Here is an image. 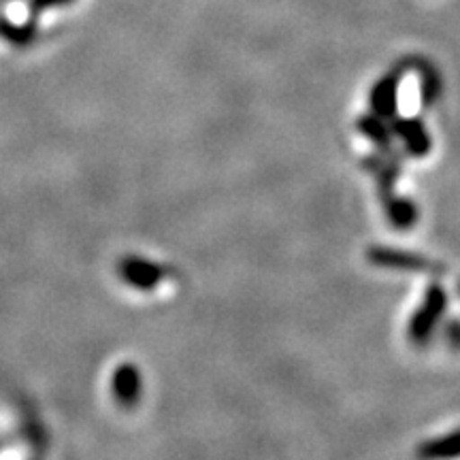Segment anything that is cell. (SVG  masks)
<instances>
[{
    "mask_svg": "<svg viewBox=\"0 0 460 460\" xmlns=\"http://www.w3.org/2000/svg\"><path fill=\"white\" fill-rule=\"evenodd\" d=\"M447 312V292L439 281L427 286L424 290L422 301H420L418 309L411 314L410 322H407V339L418 348L430 343L435 337L437 329H439L441 320L446 318Z\"/></svg>",
    "mask_w": 460,
    "mask_h": 460,
    "instance_id": "cell-1",
    "label": "cell"
},
{
    "mask_svg": "<svg viewBox=\"0 0 460 460\" xmlns=\"http://www.w3.org/2000/svg\"><path fill=\"white\" fill-rule=\"evenodd\" d=\"M367 261L373 267L386 269V271H410V273H437L441 267L418 252L401 250L390 245H371L367 250Z\"/></svg>",
    "mask_w": 460,
    "mask_h": 460,
    "instance_id": "cell-2",
    "label": "cell"
},
{
    "mask_svg": "<svg viewBox=\"0 0 460 460\" xmlns=\"http://www.w3.org/2000/svg\"><path fill=\"white\" fill-rule=\"evenodd\" d=\"M118 273L126 284L141 292H152L154 288H158L166 278H169L166 267L141 256L124 258V261L118 264Z\"/></svg>",
    "mask_w": 460,
    "mask_h": 460,
    "instance_id": "cell-3",
    "label": "cell"
},
{
    "mask_svg": "<svg viewBox=\"0 0 460 460\" xmlns=\"http://www.w3.org/2000/svg\"><path fill=\"white\" fill-rule=\"evenodd\" d=\"M402 75L405 68L396 66L388 71L384 77H379L369 92V107L373 113L382 115V118L393 119L399 113V92L402 84Z\"/></svg>",
    "mask_w": 460,
    "mask_h": 460,
    "instance_id": "cell-4",
    "label": "cell"
},
{
    "mask_svg": "<svg viewBox=\"0 0 460 460\" xmlns=\"http://www.w3.org/2000/svg\"><path fill=\"white\" fill-rule=\"evenodd\" d=\"M393 132L394 139L401 141L402 149H405L407 156L411 158H424L429 156L430 149H433V139H430V132L427 124L420 118H393Z\"/></svg>",
    "mask_w": 460,
    "mask_h": 460,
    "instance_id": "cell-5",
    "label": "cell"
},
{
    "mask_svg": "<svg viewBox=\"0 0 460 460\" xmlns=\"http://www.w3.org/2000/svg\"><path fill=\"white\" fill-rule=\"evenodd\" d=\"M362 164H365V169L369 171L373 180H376L379 197L396 190V181H399L402 166L394 152H390V149H379V154H373V156L365 158Z\"/></svg>",
    "mask_w": 460,
    "mask_h": 460,
    "instance_id": "cell-6",
    "label": "cell"
},
{
    "mask_svg": "<svg viewBox=\"0 0 460 460\" xmlns=\"http://www.w3.org/2000/svg\"><path fill=\"white\" fill-rule=\"evenodd\" d=\"M111 390H113L115 401H118L122 407H128L130 410V407L139 405L143 396V377H141L139 367L130 365V362L119 365L113 373Z\"/></svg>",
    "mask_w": 460,
    "mask_h": 460,
    "instance_id": "cell-7",
    "label": "cell"
},
{
    "mask_svg": "<svg viewBox=\"0 0 460 460\" xmlns=\"http://www.w3.org/2000/svg\"><path fill=\"white\" fill-rule=\"evenodd\" d=\"M379 200H382L384 214H386V220L390 222V226L393 228L410 230L418 224L420 209H418V205L413 203V199L402 197V194L393 190V192L382 194Z\"/></svg>",
    "mask_w": 460,
    "mask_h": 460,
    "instance_id": "cell-8",
    "label": "cell"
},
{
    "mask_svg": "<svg viewBox=\"0 0 460 460\" xmlns=\"http://www.w3.org/2000/svg\"><path fill=\"white\" fill-rule=\"evenodd\" d=\"M356 130H358L365 139H369L377 149H393V124H388V119L382 118V115L373 111L362 115V118H358V122H356Z\"/></svg>",
    "mask_w": 460,
    "mask_h": 460,
    "instance_id": "cell-9",
    "label": "cell"
},
{
    "mask_svg": "<svg viewBox=\"0 0 460 460\" xmlns=\"http://www.w3.org/2000/svg\"><path fill=\"white\" fill-rule=\"evenodd\" d=\"M420 458L439 460V458H458L460 456V429L447 435H439L435 439L424 441L418 447Z\"/></svg>",
    "mask_w": 460,
    "mask_h": 460,
    "instance_id": "cell-10",
    "label": "cell"
},
{
    "mask_svg": "<svg viewBox=\"0 0 460 460\" xmlns=\"http://www.w3.org/2000/svg\"><path fill=\"white\" fill-rule=\"evenodd\" d=\"M420 94L422 105H433L441 94V79L433 66H420Z\"/></svg>",
    "mask_w": 460,
    "mask_h": 460,
    "instance_id": "cell-11",
    "label": "cell"
},
{
    "mask_svg": "<svg viewBox=\"0 0 460 460\" xmlns=\"http://www.w3.org/2000/svg\"><path fill=\"white\" fill-rule=\"evenodd\" d=\"M444 339L454 352H460V320L458 318H452L447 324H444Z\"/></svg>",
    "mask_w": 460,
    "mask_h": 460,
    "instance_id": "cell-12",
    "label": "cell"
},
{
    "mask_svg": "<svg viewBox=\"0 0 460 460\" xmlns=\"http://www.w3.org/2000/svg\"><path fill=\"white\" fill-rule=\"evenodd\" d=\"M458 295H460V281H458Z\"/></svg>",
    "mask_w": 460,
    "mask_h": 460,
    "instance_id": "cell-13",
    "label": "cell"
}]
</instances>
